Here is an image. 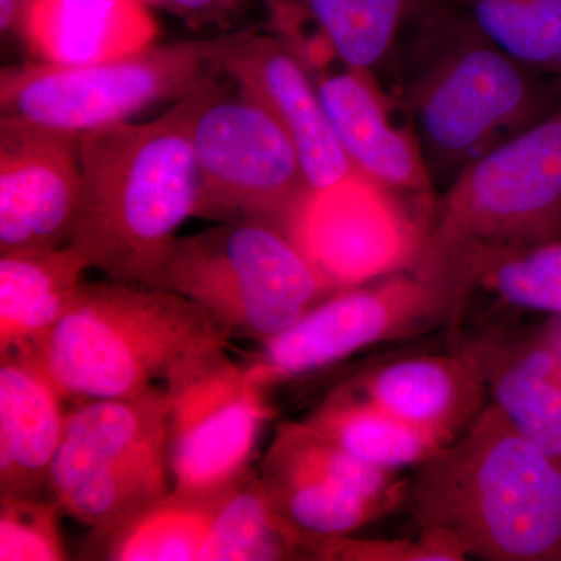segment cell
Instances as JSON below:
<instances>
[{"label":"cell","mask_w":561,"mask_h":561,"mask_svg":"<svg viewBox=\"0 0 561 561\" xmlns=\"http://www.w3.org/2000/svg\"><path fill=\"white\" fill-rule=\"evenodd\" d=\"M408 500L421 534L465 559L561 560V467L493 402L416 467Z\"/></svg>","instance_id":"cell-1"},{"label":"cell","mask_w":561,"mask_h":561,"mask_svg":"<svg viewBox=\"0 0 561 561\" xmlns=\"http://www.w3.org/2000/svg\"><path fill=\"white\" fill-rule=\"evenodd\" d=\"M192 110L194 92L157 119L81 135L79 217L70 243L110 279L158 289L176 231L195 217Z\"/></svg>","instance_id":"cell-2"},{"label":"cell","mask_w":561,"mask_h":561,"mask_svg":"<svg viewBox=\"0 0 561 561\" xmlns=\"http://www.w3.org/2000/svg\"><path fill=\"white\" fill-rule=\"evenodd\" d=\"M415 28L404 106L434 184L560 108L561 80L513 60L459 5L443 0Z\"/></svg>","instance_id":"cell-3"},{"label":"cell","mask_w":561,"mask_h":561,"mask_svg":"<svg viewBox=\"0 0 561 561\" xmlns=\"http://www.w3.org/2000/svg\"><path fill=\"white\" fill-rule=\"evenodd\" d=\"M228 342L208 312L175 291L108 278L84 280L49 334L18 354L79 404L138 394L184 357Z\"/></svg>","instance_id":"cell-4"},{"label":"cell","mask_w":561,"mask_h":561,"mask_svg":"<svg viewBox=\"0 0 561 561\" xmlns=\"http://www.w3.org/2000/svg\"><path fill=\"white\" fill-rule=\"evenodd\" d=\"M561 239V106L468 164L435 203L413 271L465 306L483 265Z\"/></svg>","instance_id":"cell-5"},{"label":"cell","mask_w":561,"mask_h":561,"mask_svg":"<svg viewBox=\"0 0 561 561\" xmlns=\"http://www.w3.org/2000/svg\"><path fill=\"white\" fill-rule=\"evenodd\" d=\"M158 289L201 306L230 341L262 345L343 287L275 225L232 221L176 236Z\"/></svg>","instance_id":"cell-6"},{"label":"cell","mask_w":561,"mask_h":561,"mask_svg":"<svg viewBox=\"0 0 561 561\" xmlns=\"http://www.w3.org/2000/svg\"><path fill=\"white\" fill-rule=\"evenodd\" d=\"M165 389L84 401L66 415L51 497L101 537L172 493Z\"/></svg>","instance_id":"cell-7"},{"label":"cell","mask_w":561,"mask_h":561,"mask_svg":"<svg viewBox=\"0 0 561 561\" xmlns=\"http://www.w3.org/2000/svg\"><path fill=\"white\" fill-rule=\"evenodd\" d=\"M214 73L194 91L191 139L198 173L195 217L265 221L290 236L312 194L300 154L271 111Z\"/></svg>","instance_id":"cell-8"},{"label":"cell","mask_w":561,"mask_h":561,"mask_svg":"<svg viewBox=\"0 0 561 561\" xmlns=\"http://www.w3.org/2000/svg\"><path fill=\"white\" fill-rule=\"evenodd\" d=\"M217 68V38L149 47L87 65L32 61L0 72V111L69 133L130 122L154 103L180 101Z\"/></svg>","instance_id":"cell-9"},{"label":"cell","mask_w":561,"mask_h":561,"mask_svg":"<svg viewBox=\"0 0 561 561\" xmlns=\"http://www.w3.org/2000/svg\"><path fill=\"white\" fill-rule=\"evenodd\" d=\"M461 309L448 287L413 268L391 273L335 291L289 330L262 343L241 367L268 400L276 387L330 368L362 350L448 321L457 323Z\"/></svg>","instance_id":"cell-10"},{"label":"cell","mask_w":561,"mask_h":561,"mask_svg":"<svg viewBox=\"0 0 561 561\" xmlns=\"http://www.w3.org/2000/svg\"><path fill=\"white\" fill-rule=\"evenodd\" d=\"M227 346L184 357L164 378L172 491L192 500H214L253 470L262 427L273 416Z\"/></svg>","instance_id":"cell-11"},{"label":"cell","mask_w":561,"mask_h":561,"mask_svg":"<svg viewBox=\"0 0 561 561\" xmlns=\"http://www.w3.org/2000/svg\"><path fill=\"white\" fill-rule=\"evenodd\" d=\"M260 478L276 515L312 535H351L408 494L397 471L351 456L305 421L278 426Z\"/></svg>","instance_id":"cell-12"},{"label":"cell","mask_w":561,"mask_h":561,"mask_svg":"<svg viewBox=\"0 0 561 561\" xmlns=\"http://www.w3.org/2000/svg\"><path fill=\"white\" fill-rule=\"evenodd\" d=\"M412 202L354 173L309 195L290 238L337 286H357L419 261L432 216Z\"/></svg>","instance_id":"cell-13"},{"label":"cell","mask_w":561,"mask_h":561,"mask_svg":"<svg viewBox=\"0 0 561 561\" xmlns=\"http://www.w3.org/2000/svg\"><path fill=\"white\" fill-rule=\"evenodd\" d=\"M81 135L0 117V254L72 242L81 194Z\"/></svg>","instance_id":"cell-14"},{"label":"cell","mask_w":561,"mask_h":561,"mask_svg":"<svg viewBox=\"0 0 561 561\" xmlns=\"http://www.w3.org/2000/svg\"><path fill=\"white\" fill-rule=\"evenodd\" d=\"M217 68L256 99L294 142L312 192L354 175L320 101L316 79L290 44L257 28L217 36Z\"/></svg>","instance_id":"cell-15"},{"label":"cell","mask_w":561,"mask_h":561,"mask_svg":"<svg viewBox=\"0 0 561 561\" xmlns=\"http://www.w3.org/2000/svg\"><path fill=\"white\" fill-rule=\"evenodd\" d=\"M320 101L353 171L412 201L435 205L434 181L412 128L398 127L375 73L345 66L316 79Z\"/></svg>","instance_id":"cell-16"},{"label":"cell","mask_w":561,"mask_h":561,"mask_svg":"<svg viewBox=\"0 0 561 561\" xmlns=\"http://www.w3.org/2000/svg\"><path fill=\"white\" fill-rule=\"evenodd\" d=\"M513 427L561 467V324L490 332L460 346Z\"/></svg>","instance_id":"cell-17"},{"label":"cell","mask_w":561,"mask_h":561,"mask_svg":"<svg viewBox=\"0 0 561 561\" xmlns=\"http://www.w3.org/2000/svg\"><path fill=\"white\" fill-rule=\"evenodd\" d=\"M342 387L443 443L454 440L489 404L478 364L461 348L387 362Z\"/></svg>","instance_id":"cell-18"},{"label":"cell","mask_w":561,"mask_h":561,"mask_svg":"<svg viewBox=\"0 0 561 561\" xmlns=\"http://www.w3.org/2000/svg\"><path fill=\"white\" fill-rule=\"evenodd\" d=\"M158 33L142 0H33L18 36L35 60L87 65L149 49Z\"/></svg>","instance_id":"cell-19"},{"label":"cell","mask_w":561,"mask_h":561,"mask_svg":"<svg viewBox=\"0 0 561 561\" xmlns=\"http://www.w3.org/2000/svg\"><path fill=\"white\" fill-rule=\"evenodd\" d=\"M43 371L20 354L0 364V496L51 497L66 415Z\"/></svg>","instance_id":"cell-20"},{"label":"cell","mask_w":561,"mask_h":561,"mask_svg":"<svg viewBox=\"0 0 561 561\" xmlns=\"http://www.w3.org/2000/svg\"><path fill=\"white\" fill-rule=\"evenodd\" d=\"M90 264L72 243L0 254V354L24 353L46 337L76 300Z\"/></svg>","instance_id":"cell-21"},{"label":"cell","mask_w":561,"mask_h":561,"mask_svg":"<svg viewBox=\"0 0 561 561\" xmlns=\"http://www.w3.org/2000/svg\"><path fill=\"white\" fill-rule=\"evenodd\" d=\"M305 423L351 456L390 471L416 468L446 445L342 386Z\"/></svg>","instance_id":"cell-22"},{"label":"cell","mask_w":561,"mask_h":561,"mask_svg":"<svg viewBox=\"0 0 561 561\" xmlns=\"http://www.w3.org/2000/svg\"><path fill=\"white\" fill-rule=\"evenodd\" d=\"M217 497L192 500L172 491L124 526L91 537L88 542L91 559L202 561Z\"/></svg>","instance_id":"cell-23"},{"label":"cell","mask_w":561,"mask_h":561,"mask_svg":"<svg viewBox=\"0 0 561 561\" xmlns=\"http://www.w3.org/2000/svg\"><path fill=\"white\" fill-rule=\"evenodd\" d=\"M301 556L297 529L279 518L260 472L250 470L220 494L202 561L287 560Z\"/></svg>","instance_id":"cell-24"},{"label":"cell","mask_w":561,"mask_h":561,"mask_svg":"<svg viewBox=\"0 0 561 561\" xmlns=\"http://www.w3.org/2000/svg\"><path fill=\"white\" fill-rule=\"evenodd\" d=\"M457 5L513 60L561 80V0H459Z\"/></svg>","instance_id":"cell-25"},{"label":"cell","mask_w":561,"mask_h":561,"mask_svg":"<svg viewBox=\"0 0 561 561\" xmlns=\"http://www.w3.org/2000/svg\"><path fill=\"white\" fill-rule=\"evenodd\" d=\"M443 0H359L327 44L348 68L376 73L394 57L408 28H415Z\"/></svg>","instance_id":"cell-26"},{"label":"cell","mask_w":561,"mask_h":561,"mask_svg":"<svg viewBox=\"0 0 561 561\" xmlns=\"http://www.w3.org/2000/svg\"><path fill=\"white\" fill-rule=\"evenodd\" d=\"M476 286L513 308L561 316V239L494 257Z\"/></svg>","instance_id":"cell-27"},{"label":"cell","mask_w":561,"mask_h":561,"mask_svg":"<svg viewBox=\"0 0 561 561\" xmlns=\"http://www.w3.org/2000/svg\"><path fill=\"white\" fill-rule=\"evenodd\" d=\"M61 515L54 497L0 496V560L68 559L60 535Z\"/></svg>","instance_id":"cell-28"},{"label":"cell","mask_w":561,"mask_h":561,"mask_svg":"<svg viewBox=\"0 0 561 561\" xmlns=\"http://www.w3.org/2000/svg\"><path fill=\"white\" fill-rule=\"evenodd\" d=\"M301 556L343 561H463L448 542L421 534L419 540H356L350 535H312L298 530Z\"/></svg>","instance_id":"cell-29"},{"label":"cell","mask_w":561,"mask_h":561,"mask_svg":"<svg viewBox=\"0 0 561 561\" xmlns=\"http://www.w3.org/2000/svg\"><path fill=\"white\" fill-rule=\"evenodd\" d=\"M150 9H160L186 24L191 31L217 27L231 32L242 20L251 0H142Z\"/></svg>","instance_id":"cell-30"},{"label":"cell","mask_w":561,"mask_h":561,"mask_svg":"<svg viewBox=\"0 0 561 561\" xmlns=\"http://www.w3.org/2000/svg\"><path fill=\"white\" fill-rule=\"evenodd\" d=\"M33 0H0V28L5 35H16Z\"/></svg>","instance_id":"cell-31"},{"label":"cell","mask_w":561,"mask_h":561,"mask_svg":"<svg viewBox=\"0 0 561 561\" xmlns=\"http://www.w3.org/2000/svg\"><path fill=\"white\" fill-rule=\"evenodd\" d=\"M264 2L267 3L268 9L275 10L276 7L283 5L287 0H264Z\"/></svg>","instance_id":"cell-32"}]
</instances>
